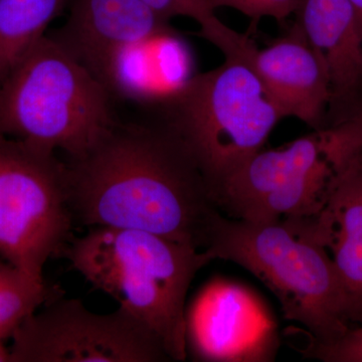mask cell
Segmentation results:
<instances>
[{
    "mask_svg": "<svg viewBox=\"0 0 362 362\" xmlns=\"http://www.w3.org/2000/svg\"><path fill=\"white\" fill-rule=\"evenodd\" d=\"M65 162L74 223L142 230L206 250L220 211L189 152L158 116L117 121L86 153Z\"/></svg>",
    "mask_w": 362,
    "mask_h": 362,
    "instance_id": "cell-1",
    "label": "cell"
},
{
    "mask_svg": "<svg viewBox=\"0 0 362 362\" xmlns=\"http://www.w3.org/2000/svg\"><path fill=\"white\" fill-rule=\"evenodd\" d=\"M62 258L160 340L173 361L187 357L185 300L214 261L206 251L142 230L95 226L71 240Z\"/></svg>",
    "mask_w": 362,
    "mask_h": 362,
    "instance_id": "cell-2",
    "label": "cell"
},
{
    "mask_svg": "<svg viewBox=\"0 0 362 362\" xmlns=\"http://www.w3.org/2000/svg\"><path fill=\"white\" fill-rule=\"evenodd\" d=\"M204 251L256 276L312 341L333 342L349 330L346 296L327 247L294 223H249L218 213Z\"/></svg>",
    "mask_w": 362,
    "mask_h": 362,
    "instance_id": "cell-3",
    "label": "cell"
},
{
    "mask_svg": "<svg viewBox=\"0 0 362 362\" xmlns=\"http://www.w3.org/2000/svg\"><path fill=\"white\" fill-rule=\"evenodd\" d=\"M252 56L225 58L218 68L195 74L152 106L189 152L214 202L226 181L261 151L283 119L252 65Z\"/></svg>",
    "mask_w": 362,
    "mask_h": 362,
    "instance_id": "cell-4",
    "label": "cell"
},
{
    "mask_svg": "<svg viewBox=\"0 0 362 362\" xmlns=\"http://www.w3.org/2000/svg\"><path fill=\"white\" fill-rule=\"evenodd\" d=\"M113 98L47 35L0 83V134L75 158L118 121Z\"/></svg>",
    "mask_w": 362,
    "mask_h": 362,
    "instance_id": "cell-5",
    "label": "cell"
},
{
    "mask_svg": "<svg viewBox=\"0 0 362 362\" xmlns=\"http://www.w3.org/2000/svg\"><path fill=\"white\" fill-rule=\"evenodd\" d=\"M66 162L0 134V256L37 281L73 239Z\"/></svg>",
    "mask_w": 362,
    "mask_h": 362,
    "instance_id": "cell-6",
    "label": "cell"
},
{
    "mask_svg": "<svg viewBox=\"0 0 362 362\" xmlns=\"http://www.w3.org/2000/svg\"><path fill=\"white\" fill-rule=\"evenodd\" d=\"M11 338V362L170 361L156 335L122 307L97 314L76 299L52 300Z\"/></svg>",
    "mask_w": 362,
    "mask_h": 362,
    "instance_id": "cell-7",
    "label": "cell"
},
{
    "mask_svg": "<svg viewBox=\"0 0 362 362\" xmlns=\"http://www.w3.org/2000/svg\"><path fill=\"white\" fill-rule=\"evenodd\" d=\"M294 14L327 69L330 100L323 129L361 118L362 28L354 6L349 0H299Z\"/></svg>",
    "mask_w": 362,
    "mask_h": 362,
    "instance_id": "cell-8",
    "label": "cell"
},
{
    "mask_svg": "<svg viewBox=\"0 0 362 362\" xmlns=\"http://www.w3.org/2000/svg\"><path fill=\"white\" fill-rule=\"evenodd\" d=\"M251 61L283 118L323 129L330 100L327 69L296 21L284 37L256 49Z\"/></svg>",
    "mask_w": 362,
    "mask_h": 362,
    "instance_id": "cell-9",
    "label": "cell"
},
{
    "mask_svg": "<svg viewBox=\"0 0 362 362\" xmlns=\"http://www.w3.org/2000/svg\"><path fill=\"white\" fill-rule=\"evenodd\" d=\"M169 28L140 0H71L68 21L49 35L99 80L119 49Z\"/></svg>",
    "mask_w": 362,
    "mask_h": 362,
    "instance_id": "cell-10",
    "label": "cell"
},
{
    "mask_svg": "<svg viewBox=\"0 0 362 362\" xmlns=\"http://www.w3.org/2000/svg\"><path fill=\"white\" fill-rule=\"evenodd\" d=\"M195 75L192 52L173 28L113 54L99 80L113 97L154 106Z\"/></svg>",
    "mask_w": 362,
    "mask_h": 362,
    "instance_id": "cell-11",
    "label": "cell"
},
{
    "mask_svg": "<svg viewBox=\"0 0 362 362\" xmlns=\"http://www.w3.org/2000/svg\"><path fill=\"white\" fill-rule=\"evenodd\" d=\"M325 161L342 168L337 145L326 129L314 130L284 148L262 149L226 181L214 204L221 213L237 218L254 202L303 177Z\"/></svg>",
    "mask_w": 362,
    "mask_h": 362,
    "instance_id": "cell-12",
    "label": "cell"
},
{
    "mask_svg": "<svg viewBox=\"0 0 362 362\" xmlns=\"http://www.w3.org/2000/svg\"><path fill=\"white\" fill-rule=\"evenodd\" d=\"M71 0H0V83L47 35Z\"/></svg>",
    "mask_w": 362,
    "mask_h": 362,
    "instance_id": "cell-13",
    "label": "cell"
},
{
    "mask_svg": "<svg viewBox=\"0 0 362 362\" xmlns=\"http://www.w3.org/2000/svg\"><path fill=\"white\" fill-rule=\"evenodd\" d=\"M307 221L326 247L335 235L362 238V153L337 173L327 204Z\"/></svg>",
    "mask_w": 362,
    "mask_h": 362,
    "instance_id": "cell-14",
    "label": "cell"
},
{
    "mask_svg": "<svg viewBox=\"0 0 362 362\" xmlns=\"http://www.w3.org/2000/svg\"><path fill=\"white\" fill-rule=\"evenodd\" d=\"M58 292L45 281L0 261V338L13 337L14 331L40 305L57 299Z\"/></svg>",
    "mask_w": 362,
    "mask_h": 362,
    "instance_id": "cell-15",
    "label": "cell"
},
{
    "mask_svg": "<svg viewBox=\"0 0 362 362\" xmlns=\"http://www.w3.org/2000/svg\"><path fill=\"white\" fill-rule=\"evenodd\" d=\"M163 20L176 16L192 18L201 26L199 35L216 45L225 58L249 57L254 42L247 35H240L218 20L209 0H140Z\"/></svg>",
    "mask_w": 362,
    "mask_h": 362,
    "instance_id": "cell-16",
    "label": "cell"
},
{
    "mask_svg": "<svg viewBox=\"0 0 362 362\" xmlns=\"http://www.w3.org/2000/svg\"><path fill=\"white\" fill-rule=\"evenodd\" d=\"M328 247L346 296L349 320L362 324V238L335 235Z\"/></svg>",
    "mask_w": 362,
    "mask_h": 362,
    "instance_id": "cell-17",
    "label": "cell"
},
{
    "mask_svg": "<svg viewBox=\"0 0 362 362\" xmlns=\"http://www.w3.org/2000/svg\"><path fill=\"white\" fill-rule=\"evenodd\" d=\"M304 356L325 362H362V324L330 343L312 341Z\"/></svg>",
    "mask_w": 362,
    "mask_h": 362,
    "instance_id": "cell-18",
    "label": "cell"
},
{
    "mask_svg": "<svg viewBox=\"0 0 362 362\" xmlns=\"http://www.w3.org/2000/svg\"><path fill=\"white\" fill-rule=\"evenodd\" d=\"M214 9L228 7L251 18L252 25L264 18L284 23L296 11L299 0H209Z\"/></svg>",
    "mask_w": 362,
    "mask_h": 362,
    "instance_id": "cell-19",
    "label": "cell"
},
{
    "mask_svg": "<svg viewBox=\"0 0 362 362\" xmlns=\"http://www.w3.org/2000/svg\"><path fill=\"white\" fill-rule=\"evenodd\" d=\"M0 362H11V350L6 346L2 338H0Z\"/></svg>",
    "mask_w": 362,
    "mask_h": 362,
    "instance_id": "cell-20",
    "label": "cell"
},
{
    "mask_svg": "<svg viewBox=\"0 0 362 362\" xmlns=\"http://www.w3.org/2000/svg\"><path fill=\"white\" fill-rule=\"evenodd\" d=\"M349 2L356 11L362 28V0H349Z\"/></svg>",
    "mask_w": 362,
    "mask_h": 362,
    "instance_id": "cell-21",
    "label": "cell"
}]
</instances>
